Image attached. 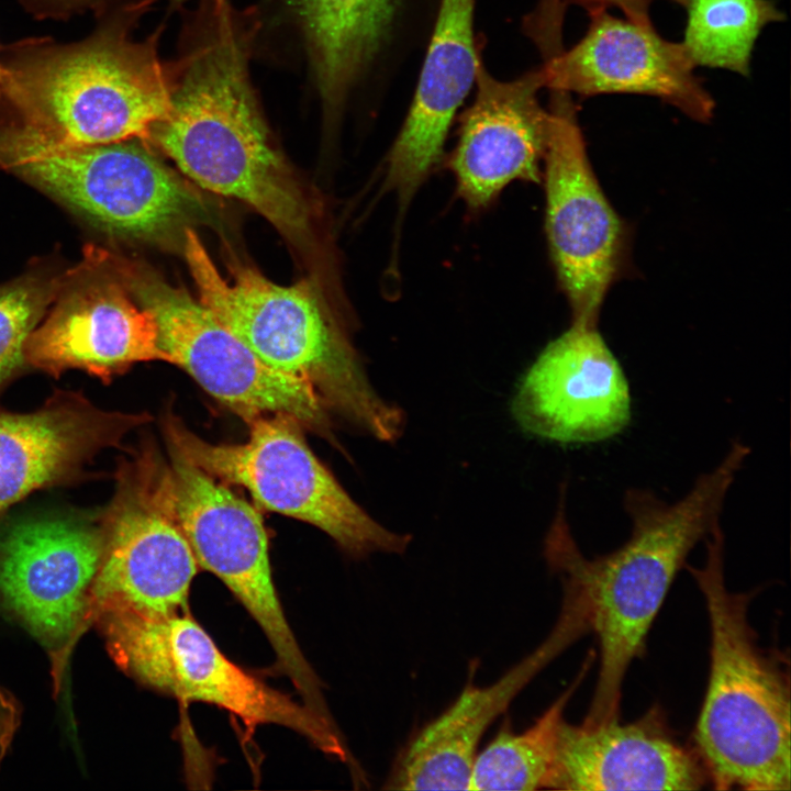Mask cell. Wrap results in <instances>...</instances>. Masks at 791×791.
I'll return each instance as SVG.
<instances>
[{
	"mask_svg": "<svg viewBox=\"0 0 791 791\" xmlns=\"http://www.w3.org/2000/svg\"><path fill=\"white\" fill-rule=\"evenodd\" d=\"M512 413L527 433L560 444L605 441L628 425L630 385L598 325L571 322L545 347L522 378Z\"/></svg>",
	"mask_w": 791,
	"mask_h": 791,
	"instance_id": "cell-15",
	"label": "cell"
},
{
	"mask_svg": "<svg viewBox=\"0 0 791 791\" xmlns=\"http://www.w3.org/2000/svg\"><path fill=\"white\" fill-rule=\"evenodd\" d=\"M476 83L449 166L459 197L480 210L515 180L541 181L549 111L538 100L544 88L539 68L500 81L480 64Z\"/></svg>",
	"mask_w": 791,
	"mask_h": 791,
	"instance_id": "cell-18",
	"label": "cell"
},
{
	"mask_svg": "<svg viewBox=\"0 0 791 791\" xmlns=\"http://www.w3.org/2000/svg\"><path fill=\"white\" fill-rule=\"evenodd\" d=\"M182 249L199 301L265 364L308 382L330 413L376 439L401 436L402 410L376 392L315 282L281 286L243 264L226 279L192 229Z\"/></svg>",
	"mask_w": 791,
	"mask_h": 791,
	"instance_id": "cell-5",
	"label": "cell"
},
{
	"mask_svg": "<svg viewBox=\"0 0 791 791\" xmlns=\"http://www.w3.org/2000/svg\"><path fill=\"white\" fill-rule=\"evenodd\" d=\"M23 7L36 19L64 20L73 15L103 8L104 0H20Z\"/></svg>",
	"mask_w": 791,
	"mask_h": 791,
	"instance_id": "cell-26",
	"label": "cell"
},
{
	"mask_svg": "<svg viewBox=\"0 0 791 791\" xmlns=\"http://www.w3.org/2000/svg\"><path fill=\"white\" fill-rule=\"evenodd\" d=\"M19 714L15 700L0 687V762L16 731Z\"/></svg>",
	"mask_w": 791,
	"mask_h": 791,
	"instance_id": "cell-28",
	"label": "cell"
},
{
	"mask_svg": "<svg viewBox=\"0 0 791 791\" xmlns=\"http://www.w3.org/2000/svg\"><path fill=\"white\" fill-rule=\"evenodd\" d=\"M174 1H176V2H186V1H189V0H174Z\"/></svg>",
	"mask_w": 791,
	"mask_h": 791,
	"instance_id": "cell-29",
	"label": "cell"
},
{
	"mask_svg": "<svg viewBox=\"0 0 791 791\" xmlns=\"http://www.w3.org/2000/svg\"><path fill=\"white\" fill-rule=\"evenodd\" d=\"M548 111L544 164L550 254L572 323L598 325L621 266L625 230L593 174L570 93L552 90Z\"/></svg>",
	"mask_w": 791,
	"mask_h": 791,
	"instance_id": "cell-12",
	"label": "cell"
},
{
	"mask_svg": "<svg viewBox=\"0 0 791 791\" xmlns=\"http://www.w3.org/2000/svg\"><path fill=\"white\" fill-rule=\"evenodd\" d=\"M169 452L172 504L198 566L216 576L256 621L302 702L331 718L321 681L303 656L277 594L260 513L224 482Z\"/></svg>",
	"mask_w": 791,
	"mask_h": 791,
	"instance_id": "cell-11",
	"label": "cell"
},
{
	"mask_svg": "<svg viewBox=\"0 0 791 791\" xmlns=\"http://www.w3.org/2000/svg\"><path fill=\"white\" fill-rule=\"evenodd\" d=\"M248 425L245 443L214 444L167 413L164 432L169 450L243 487L261 508L320 528L348 555L405 553L412 536L385 527L354 501L313 454L294 416L263 415Z\"/></svg>",
	"mask_w": 791,
	"mask_h": 791,
	"instance_id": "cell-7",
	"label": "cell"
},
{
	"mask_svg": "<svg viewBox=\"0 0 791 791\" xmlns=\"http://www.w3.org/2000/svg\"><path fill=\"white\" fill-rule=\"evenodd\" d=\"M138 7L101 8L85 38L0 46V137L64 145L146 142L171 107L157 35L133 36Z\"/></svg>",
	"mask_w": 791,
	"mask_h": 791,
	"instance_id": "cell-3",
	"label": "cell"
},
{
	"mask_svg": "<svg viewBox=\"0 0 791 791\" xmlns=\"http://www.w3.org/2000/svg\"><path fill=\"white\" fill-rule=\"evenodd\" d=\"M687 24L681 42L694 65L748 76L761 30L783 20L771 0H684Z\"/></svg>",
	"mask_w": 791,
	"mask_h": 791,
	"instance_id": "cell-24",
	"label": "cell"
},
{
	"mask_svg": "<svg viewBox=\"0 0 791 791\" xmlns=\"http://www.w3.org/2000/svg\"><path fill=\"white\" fill-rule=\"evenodd\" d=\"M749 453L747 445L733 442L718 465L672 503L646 489H628L623 499L632 524L628 538L593 558L584 556L572 535L561 484L544 556L547 565L569 569L583 586L599 646L598 680L581 724L619 720L626 672L643 655L654 620L689 554L721 525L725 498Z\"/></svg>",
	"mask_w": 791,
	"mask_h": 791,
	"instance_id": "cell-1",
	"label": "cell"
},
{
	"mask_svg": "<svg viewBox=\"0 0 791 791\" xmlns=\"http://www.w3.org/2000/svg\"><path fill=\"white\" fill-rule=\"evenodd\" d=\"M211 3L208 29L172 70L170 111L145 143L199 187L247 204L291 244L308 247L314 210L258 107L248 74L249 33L226 0Z\"/></svg>",
	"mask_w": 791,
	"mask_h": 791,
	"instance_id": "cell-2",
	"label": "cell"
},
{
	"mask_svg": "<svg viewBox=\"0 0 791 791\" xmlns=\"http://www.w3.org/2000/svg\"><path fill=\"white\" fill-rule=\"evenodd\" d=\"M698 759L670 737L658 711L632 723L559 726L554 790H699Z\"/></svg>",
	"mask_w": 791,
	"mask_h": 791,
	"instance_id": "cell-21",
	"label": "cell"
},
{
	"mask_svg": "<svg viewBox=\"0 0 791 791\" xmlns=\"http://www.w3.org/2000/svg\"><path fill=\"white\" fill-rule=\"evenodd\" d=\"M724 533L704 541L702 567L686 564L705 601L710 670L694 740L714 789L787 791L791 788L789 665L760 646L749 622L755 592L727 588Z\"/></svg>",
	"mask_w": 791,
	"mask_h": 791,
	"instance_id": "cell-4",
	"label": "cell"
},
{
	"mask_svg": "<svg viewBox=\"0 0 791 791\" xmlns=\"http://www.w3.org/2000/svg\"><path fill=\"white\" fill-rule=\"evenodd\" d=\"M100 527L91 624L108 614L156 619L188 611L199 566L176 517L168 464L151 446L122 460Z\"/></svg>",
	"mask_w": 791,
	"mask_h": 791,
	"instance_id": "cell-10",
	"label": "cell"
},
{
	"mask_svg": "<svg viewBox=\"0 0 791 791\" xmlns=\"http://www.w3.org/2000/svg\"><path fill=\"white\" fill-rule=\"evenodd\" d=\"M94 623L113 660L141 683L226 710L249 729L264 724L292 729L349 766L354 777L365 776L335 722L231 661L188 611L156 619L108 614Z\"/></svg>",
	"mask_w": 791,
	"mask_h": 791,
	"instance_id": "cell-8",
	"label": "cell"
},
{
	"mask_svg": "<svg viewBox=\"0 0 791 791\" xmlns=\"http://www.w3.org/2000/svg\"><path fill=\"white\" fill-rule=\"evenodd\" d=\"M564 1V0H562ZM582 5L588 12L606 10L609 8L620 9L626 19L644 26H653L650 20L651 4L657 0H568ZM682 4L683 0H670Z\"/></svg>",
	"mask_w": 791,
	"mask_h": 791,
	"instance_id": "cell-27",
	"label": "cell"
},
{
	"mask_svg": "<svg viewBox=\"0 0 791 791\" xmlns=\"http://www.w3.org/2000/svg\"><path fill=\"white\" fill-rule=\"evenodd\" d=\"M476 0H442L412 105L387 157L383 188L400 211L441 159L457 109L480 66L474 33Z\"/></svg>",
	"mask_w": 791,
	"mask_h": 791,
	"instance_id": "cell-20",
	"label": "cell"
},
{
	"mask_svg": "<svg viewBox=\"0 0 791 791\" xmlns=\"http://www.w3.org/2000/svg\"><path fill=\"white\" fill-rule=\"evenodd\" d=\"M102 550L100 526L66 520L21 523L0 539V597L46 648L56 689L74 645L91 624Z\"/></svg>",
	"mask_w": 791,
	"mask_h": 791,
	"instance_id": "cell-13",
	"label": "cell"
},
{
	"mask_svg": "<svg viewBox=\"0 0 791 791\" xmlns=\"http://www.w3.org/2000/svg\"><path fill=\"white\" fill-rule=\"evenodd\" d=\"M94 248L131 297L153 314L169 363L181 367L210 396L247 423L286 413L303 427L333 438L330 412L308 382L265 364L199 300L144 263Z\"/></svg>",
	"mask_w": 791,
	"mask_h": 791,
	"instance_id": "cell-9",
	"label": "cell"
},
{
	"mask_svg": "<svg viewBox=\"0 0 791 791\" xmlns=\"http://www.w3.org/2000/svg\"><path fill=\"white\" fill-rule=\"evenodd\" d=\"M324 103L335 109L379 51L400 0H288Z\"/></svg>",
	"mask_w": 791,
	"mask_h": 791,
	"instance_id": "cell-22",
	"label": "cell"
},
{
	"mask_svg": "<svg viewBox=\"0 0 791 791\" xmlns=\"http://www.w3.org/2000/svg\"><path fill=\"white\" fill-rule=\"evenodd\" d=\"M0 167L115 237L164 243L211 220L204 199L141 140L64 145L0 137Z\"/></svg>",
	"mask_w": 791,
	"mask_h": 791,
	"instance_id": "cell-6",
	"label": "cell"
},
{
	"mask_svg": "<svg viewBox=\"0 0 791 791\" xmlns=\"http://www.w3.org/2000/svg\"><path fill=\"white\" fill-rule=\"evenodd\" d=\"M0 76H1V66H0Z\"/></svg>",
	"mask_w": 791,
	"mask_h": 791,
	"instance_id": "cell-30",
	"label": "cell"
},
{
	"mask_svg": "<svg viewBox=\"0 0 791 791\" xmlns=\"http://www.w3.org/2000/svg\"><path fill=\"white\" fill-rule=\"evenodd\" d=\"M589 15L583 37L569 51L548 55L539 67L544 88L582 97L651 96L695 121L712 119L714 100L695 77L681 43L665 40L654 26L619 19L606 10Z\"/></svg>",
	"mask_w": 791,
	"mask_h": 791,
	"instance_id": "cell-17",
	"label": "cell"
},
{
	"mask_svg": "<svg viewBox=\"0 0 791 791\" xmlns=\"http://www.w3.org/2000/svg\"><path fill=\"white\" fill-rule=\"evenodd\" d=\"M588 632L582 605L562 598L559 616L546 638L492 683L476 682L474 661L456 699L399 749L383 789L468 790L484 733L549 662Z\"/></svg>",
	"mask_w": 791,
	"mask_h": 791,
	"instance_id": "cell-16",
	"label": "cell"
},
{
	"mask_svg": "<svg viewBox=\"0 0 791 791\" xmlns=\"http://www.w3.org/2000/svg\"><path fill=\"white\" fill-rule=\"evenodd\" d=\"M25 363L58 377L81 369L107 381L140 361L168 355L153 314L141 307L91 245L60 288L43 323L30 334Z\"/></svg>",
	"mask_w": 791,
	"mask_h": 791,
	"instance_id": "cell-14",
	"label": "cell"
},
{
	"mask_svg": "<svg viewBox=\"0 0 791 791\" xmlns=\"http://www.w3.org/2000/svg\"><path fill=\"white\" fill-rule=\"evenodd\" d=\"M589 651L573 682L525 729L505 722L474 760L468 790L549 789L565 709L591 668Z\"/></svg>",
	"mask_w": 791,
	"mask_h": 791,
	"instance_id": "cell-23",
	"label": "cell"
},
{
	"mask_svg": "<svg viewBox=\"0 0 791 791\" xmlns=\"http://www.w3.org/2000/svg\"><path fill=\"white\" fill-rule=\"evenodd\" d=\"M146 414L104 411L60 391L30 413L0 411V512L31 492L60 483L101 449L116 446Z\"/></svg>",
	"mask_w": 791,
	"mask_h": 791,
	"instance_id": "cell-19",
	"label": "cell"
},
{
	"mask_svg": "<svg viewBox=\"0 0 791 791\" xmlns=\"http://www.w3.org/2000/svg\"><path fill=\"white\" fill-rule=\"evenodd\" d=\"M63 277L33 270L0 286V387L25 363V343L55 300Z\"/></svg>",
	"mask_w": 791,
	"mask_h": 791,
	"instance_id": "cell-25",
	"label": "cell"
}]
</instances>
